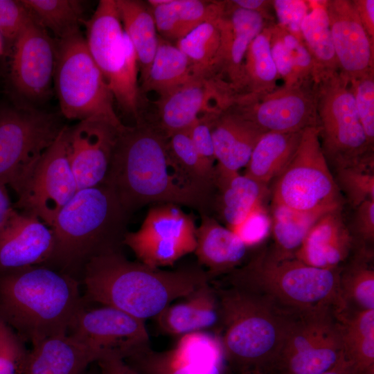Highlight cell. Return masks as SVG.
<instances>
[{
    "instance_id": "cell-1",
    "label": "cell",
    "mask_w": 374,
    "mask_h": 374,
    "mask_svg": "<svg viewBox=\"0 0 374 374\" xmlns=\"http://www.w3.org/2000/svg\"><path fill=\"white\" fill-rule=\"evenodd\" d=\"M103 184L113 191L128 215L151 203L184 205L200 214L212 209L209 201L178 180L171 166L166 135L141 121L118 133Z\"/></svg>"
},
{
    "instance_id": "cell-2",
    "label": "cell",
    "mask_w": 374,
    "mask_h": 374,
    "mask_svg": "<svg viewBox=\"0 0 374 374\" xmlns=\"http://www.w3.org/2000/svg\"><path fill=\"white\" fill-rule=\"evenodd\" d=\"M83 268L87 300L143 321L211 280L199 265L163 270L131 261L121 250L95 256Z\"/></svg>"
},
{
    "instance_id": "cell-3",
    "label": "cell",
    "mask_w": 374,
    "mask_h": 374,
    "mask_svg": "<svg viewBox=\"0 0 374 374\" xmlns=\"http://www.w3.org/2000/svg\"><path fill=\"white\" fill-rule=\"evenodd\" d=\"M84 303L69 274L37 265L0 273V319L32 345L68 334Z\"/></svg>"
},
{
    "instance_id": "cell-4",
    "label": "cell",
    "mask_w": 374,
    "mask_h": 374,
    "mask_svg": "<svg viewBox=\"0 0 374 374\" xmlns=\"http://www.w3.org/2000/svg\"><path fill=\"white\" fill-rule=\"evenodd\" d=\"M215 287L220 315L216 334L229 366L234 373L254 368L267 371L299 312L255 289L228 284Z\"/></svg>"
},
{
    "instance_id": "cell-5",
    "label": "cell",
    "mask_w": 374,
    "mask_h": 374,
    "mask_svg": "<svg viewBox=\"0 0 374 374\" xmlns=\"http://www.w3.org/2000/svg\"><path fill=\"white\" fill-rule=\"evenodd\" d=\"M128 214L106 185L78 190L51 228L54 248L48 261L64 269L92 258L121 250Z\"/></svg>"
},
{
    "instance_id": "cell-6",
    "label": "cell",
    "mask_w": 374,
    "mask_h": 374,
    "mask_svg": "<svg viewBox=\"0 0 374 374\" xmlns=\"http://www.w3.org/2000/svg\"><path fill=\"white\" fill-rule=\"evenodd\" d=\"M340 269L312 267L294 256L283 257L265 247L223 276L222 282L259 290L294 312L338 310Z\"/></svg>"
},
{
    "instance_id": "cell-7",
    "label": "cell",
    "mask_w": 374,
    "mask_h": 374,
    "mask_svg": "<svg viewBox=\"0 0 374 374\" xmlns=\"http://www.w3.org/2000/svg\"><path fill=\"white\" fill-rule=\"evenodd\" d=\"M55 42L53 79L62 115L79 121L98 120L124 129L114 110L113 94L80 28Z\"/></svg>"
},
{
    "instance_id": "cell-8",
    "label": "cell",
    "mask_w": 374,
    "mask_h": 374,
    "mask_svg": "<svg viewBox=\"0 0 374 374\" xmlns=\"http://www.w3.org/2000/svg\"><path fill=\"white\" fill-rule=\"evenodd\" d=\"M89 51L101 71L120 109L139 122V64L125 33L115 0H100L83 22Z\"/></svg>"
},
{
    "instance_id": "cell-9",
    "label": "cell",
    "mask_w": 374,
    "mask_h": 374,
    "mask_svg": "<svg viewBox=\"0 0 374 374\" xmlns=\"http://www.w3.org/2000/svg\"><path fill=\"white\" fill-rule=\"evenodd\" d=\"M271 204L324 214L342 208L343 199L321 149L319 127H309L287 166L274 180Z\"/></svg>"
},
{
    "instance_id": "cell-10",
    "label": "cell",
    "mask_w": 374,
    "mask_h": 374,
    "mask_svg": "<svg viewBox=\"0 0 374 374\" xmlns=\"http://www.w3.org/2000/svg\"><path fill=\"white\" fill-rule=\"evenodd\" d=\"M319 139L328 162L338 169L374 157L356 109L349 80L335 72L314 82Z\"/></svg>"
},
{
    "instance_id": "cell-11",
    "label": "cell",
    "mask_w": 374,
    "mask_h": 374,
    "mask_svg": "<svg viewBox=\"0 0 374 374\" xmlns=\"http://www.w3.org/2000/svg\"><path fill=\"white\" fill-rule=\"evenodd\" d=\"M63 127L56 116L35 109H0V182L17 193Z\"/></svg>"
},
{
    "instance_id": "cell-12",
    "label": "cell",
    "mask_w": 374,
    "mask_h": 374,
    "mask_svg": "<svg viewBox=\"0 0 374 374\" xmlns=\"http://www.w3.org/2000/svg\"><path fill=\"white\" fill-rule=\"evenodd\" d=\"M193 216L173 204H160L148 212L140 228L127 232L123 245L128 247L138 261L152 267L173 265L196 247Z\"/></svg>"
},
{
    "instance_id": "cell-13",
    "label": "cell",
    "mask_w": 374,
    "mask_h": 374,
    "mask_svg": "<svg viewBox=\"0 0 374 374\" xmlns=\"http://www.w3.org/2000/svg\"><path fill=\"white\" fill-rule=\"evenodd\" d=\"M67 126L44 153L33 173L16 193L15 207L52 227L60 210L78 191L67 154Z\"/></svg>"
},
{
    "instance_id": "cell-14",
    "label": "cell",
    "mask_w": 374,
    "mask_h": 374,
    "mask_svg": "<svg viewBox=\"0 0 374 374\" xmlns=\"http://www.w3.org/2000/svg\"><path fill=\"white\" fill-rule=\"evenodd\" d=\"M314 84L283 85L267 93L240 95L231 107L263 133L302 132L319 127Z\"/></svg>"
},
{
    "instance_id": "cell-15",
    "label": "cell",
    "mask_w": 374,
    "mask_h": 374,
    "mask_svg": "<svg viewBox=\"0 0 374 374\" xmlns=\"http://www.w3.org/2000/svg\"><path fill=\"white\" fill-rule=\"evenodd\" d=\"M124 361L137 374H235L219 336L209 332L182 335L172 348L163 351L149 346Z\"/></svg>"
},
{
    "instance_id": "cell-16",
    "label": "cell",
    "mask_w": 374,
    "mask_h": 374,
    "mask_svg": "<svg viewBox=\"0 0 374 374\" xmlns=\"http://www.w3.org/2000/svg\"><path fill=\"white\" fill-rule=\"evenodd\" d=\"M68 334L96 353L98 360L109 355L125 359L150 346L145 321L107 305L84 306Z\"/></svg>"
},
{
    "instance_id": "cell-17",
    "label": "cell",
    "mask_w": 374,
    "mask_h": 374,
    "mask_svg": "<svg viewBox=\"0 0 374 374\" xmlns=\"http://www.w3.org/2000/svg\"><path fill=\"white\" fill-rule=\"evenodd\" d=\"M238 95L213 75H198L159 98V128L168 137L187 130L199 118L216 116L231 107Z\"/></svg>"
},
{
    "instance_id": "cell-18",
    "label": "cell",
    "mask_w": 374,
    "mask_h": 374,
    "mask_svg": "<svg viewBox=\"0 0 374 374\" xmlns=\"http://www.w3.org/2000/svg\"><path fill=\"white\" fill-rule=\"evenodd\" d=\"M55 42L31 20L14 41L10 78L17 91L33 100L48 96L55 66Z\"/></svg>"
},
{
    "instance_id": "cell-19",
    "label": "cell",
    "mask_w": 374,
    "mask_h": 374,
    "mask_svg": "<svg viewBox=\"0 0 374 374\" xmlns=\"http://www.w3.org/2000/svg\"><path fill=\"white\" fill-rule=\"evenodd\" d=\"M261 14L233 6L225 1L218 20L221 44L211 75L228 84L238 95L246 93L244 61L251 41L269 23Z\"/></svg>"
},
{
    "instance_id": "cell-20",
    "label": "cell",
    "mask_w": 374,
    "mask_h": 374,
    "mask_svg": "<svg viewBox=\"0 0 374 374\" xmlns=\"http://www.w3.org/2000/svg\"><path fill=\"white\" fill-rule=\"evenodd\" d=\"M121 130L94 119L81 121L68 127L67 154L78 190L103 183L117 134Z\"/></svg>"
},
{
    "instance_id": "cell-21",
    "label": "cell",
    "mask_w": 374,
    "mask_h": 374,
    "mask_svg": "<svg viewBox=\"0 0 374 374\" xmlns=\"http://www.w3.org/2000/svg\"><path fill=\"white\" fill-rule=\"evenodd\" d=\"M326 10L339 73L350 81L374 69V40L351 0H328Z\"/></svg>"
},
{
    "instance_id": "cell-22",
    "label": "cell",
    "mask_w": 374,
    "mask_h": 374,
    "mask_svg": "<svg viewBox=\"0 0 374 374\" xmlns=\"http://www.w3.org/2000/svg\"><path fill=\"white\" fill-rule=\"evenodd\" d=\"M53 248L52 229L37 217L14 208L0 231V273L48 261Z\"/></svg>"
},
{
    "instance_id": "cell-23",
    "label": "cell",
    "mask_w": 374,
    "mask_h": 374,
    "mask_svg": "<svg viewBox=\"0 0 374 374\" xmlns=\"http://www.w3.org/2000/svg\"><path fill=\"white\" fill-rule=\"evenodd\" d=\"M263 134L231 107L216 116L211 125L215 181L238 173L245 167Z\"/></svg>"
},
{
    "instance_id": "cell-24",
    "label": "cell",
    "mask_w": 374,
    "mask_h": 374,
    "mask_svg": "<svg viewBox=\"0 0 374 374\" xmlns=\"http://www.w3.org/2000/svg\"><path fill=\"white\" fill-rule=\"evenodd\" d=\"M342 208L322 215L312 225L294 257L319 268L341 267L358 249Z\"/></svg>"
},
{
    "instance_id": "cell-25",
    "label": "cell",
    "mask_w": 374,
    "mask_h": 374,
    "mask_svg": "<svg viewBox=\"0 0 374 374\" xmlns=\"http://www.w3.org/2000/svg\"><path fill=\"white\" fill-rule=\"evenodd\" d=\"M206 283L176 303H170L154 319L164 334L179 336L195 332H217L220 321V307L215 286ZM215 332V333H216Z\"/></svg>"
},
{
    "instance_id": "cell-26",
    "label": "cell",
    "mask_w": 374,
    "mask_h": 374,
    "mask_svg": "<svg viewBox=\"0 0 374 374\" xmlns=\"http://www.w3.org/2000/svg\"><path fill=\"white\" fill-rule=\"evenodd\" d=\"M248 249L234 232L208 214H201L193 253L211 280L242 265Z\"/></svg>"
},
{
    "instance_id": "cell-27",
    "label": "cell",
    "mask_w": 374,
    "mask_h": 374,
    "mask_svg": "<svg viewBox=\"0 0 374 374\" xmlns=\"http://www.w3.org/2000/svg\"><path fill=\"white\" fill-rule=\"evenodd\" d=\"M98 355L69 334L44 339L28 353L23 374H83Z\"/></svg>"
},
{
    "instance_id": "cell-28",
    "label": "cell",
    "mask_w": 374,
    "mask_h": 374,
    "mask_svg": "<svg viewBox=\"0 0 374 374\" xmlns=\"http://www.w3.org/2000/svg\"><path fill=\"white\" fill-rule=\"evenodd\" d=\"M224 7V1L165 0L152 10L160 37L177 42L202 24L219 19Z\"/></svg>"
},
{
    "instance_id": "cell-29",
    "label": "cell",
    "mask_w": 374,
    "mask_h": 374,
    "mask_svg": "<svg viewBox=\"0 0 374 374\" xmlns=\"http://www.w3.org/2000/svg\"><path fill=\"white\" fill-rule=\"evenodd\" d=\"M337 312L374 310L373 249H357L341 267Z\"/></svg>"
},
{
    "instance_id": "cell-30",
    "label": "cell",
    "mask_w": 374,
    "mask_h": 374,
    "mask_svg": "<svg viewBox=\"0 0 374 374\" xmlns=\"http://www.w3.org/2000/svg\"><path fill=\"white\" fill-rule=\"evenodd\" d=\"M213 208L232 229L240 224L256 208L262 204L267 186L239 172L215 181Z\"/></svg>"
},
{
    "instance_id": "cell-31",
    "label": "cell",
    "mask_w": 374,
    "mask_h": 374,
    "mask_svg": "<svg viewBox=\"0 0 374 374\" xmlns=\"http://www.w3.org/2000/svg\"><path fill=\"white\" fill-rule=\"evenodd\" d=\"M168 149L171 166L179 182L213 205L216 192L215 168L207 166L199 156L188 132L169 136Z\"/></svg>"
},
{
    "instance_id": "cell-32",
    "label": "cell",
    "mask_w": 374,
    "mask_h": 374,
    "mask_svg": "<svg viewBox=\"0 0 374 374\" xmlns=\"http://www.w3.org/2000/svg\"><path fill=\"white\" fill-rule=\"evenodd\" d=\"M123 29L135 51L141 85L145 81L159 44L152 8L139 0H115Z\"/></svg>"
},
{
    "instance_id": "cell-33",
    "label": "cell",
    "mask_w": 374,
    "mask_h": 374,
    "mask_svg": "<svg viewBox=\"0 0 374 374\" xmlns=\"http://www.w3.org/2000/svg\"><path fill=\"white\" fill-rule=\"evenodd\" d=\"M302 132L262 134L253 149L244 175L268 186L292 159Z\"/></svg>"
},
{
    "instance_id": "cell-34",
    "label": "cell",
    "mask_w": 374,
    "mask_h": 374,
    "mask_svg": "<svg viewBox=\"0 0 374 374\" xmlns=\"http://www.w3.org/2000/svg\"><path fill=\"white\" fill-rule=\"evenodd\" d=\"M346 359L362 373L374 374V310L336 312Z\"/></svg>"
},
{
    "instance_id": "cell-35",
    "label": "cell",
    "mask_w": 374,
    "mask_h": 374,
    "mask_svg": "<svg viewBox=\"0 0 374 374\" xmlns=\"http://www.w3.org/2000/svg\"><path fill=\"white\" fill-rule=\"evenodd\" d=\"M198 76L190 59L176 46L159 36V44L141 92H155L161 98Z\"/></svg>"
},
{
    "instance_id": "cell-36",
    "label": "cell",
    "mask_w": 374,
    "mask_h": 374,
    "mask_svg": "<svg viewBox=\"0 0 374 374\" xmlns=\"http://www.w3.org/2000/svg\"><path fill=\"white\" fill-rule=\"evenodd\" d=\"M310 10L301 27L303 42L312 57L314 81L339 72L338 63L332 43L326 1H308Z\"/></svg>"
},
{
    "instance_id": "cell-37",
    "label": "cell",
    "mask_w": 374,
    "mask_h": 374,
    "mask_svg": "<svg viewBox=\"0 0 374 374\" xmlns=\"http://www.w3.org/2000/svg\"><path fill=\"white\" fill-rule=\"evenodd\" d=\"M273 244L269 247L283 257L294 256L310 228L323 214L296 211L280 205L271 206Z\"/></svg>"
},
{
    "instance_id": "cell-38",
    "label": "cell",
    "mask_w": 374,
    "mask_h": 374,
    "mask_svg": "<svg viewBox=\"0 0 374 374\" xmlns=\"http://www.w3.org/2000/svg\"><path fill=\"white\" fill-rule=\"evenodd\" d=\"M268 24L251 41L244 57L246 93H264L278 87L279 78L270 48L271 24Z\"/></svg>"
},
{
    "instance_id": "cell-39",
    "label": "cell",
    "mask_w": 374,
    "mask_h": 374,
    "mask_svg": "<svg viewBox=\"0 0 374 374\" xmlns=\"http://www.w3.org/2000/svg\"><path fill=\"white\" fill-rule=\"evenodd\" d=\"M33 19L60 39L84 22L83 7L76 0H21Z\"/></svg>"
},
{
    "instance_id": "cell-40",
    "label": "cell",
    "mask_w": 374,
    "mask_h": 374,
    "mask_svg": "<svg viewBox=\"0 0 374 374\" xmlns=\"http://www.w3.org/2000/svg\"><path fill=\"white\" fill-rule=\"evenodd\" d=\"M219 19L202 24L175 44L192 62L197 75H211L221 44Z\"/></svg>"
},
{
    "instance_id": "cell-41",
    "label": "cell",
    "mask_w": 374,
    "mask_h": 374,
    "mask_svg": "<svg viewBox=\"0 0 374 374\" xmlns=\"http://www.w3.org/2000/svg\"><path fill=\"white\" fill-rule=\"evenodd\" d=\"M335 171V182L353 208L374 200V157Z\"/></svg>"
},
{
    "instance_id": "cell-42",
    "label": "cell",
    "mask_w": 374,
    "mask_h": 374,
    "mask_svg": "<svg viewBox=\"0 0 374 374\" xmlns=\"http://www.w3.org/2000/svg\"><path fill=\"white\" fill-rule=\"evenodd\" d=\"M357 114L369 144L374 145V69L350 80Z\"/></svg>"
},
{
    "instance_id": "cell-43",
    "label": "cell",
    "mask_w": 374,
    "mask_h": 374,
    "mask_svg": "<svg viewBox=\"0 0 374 374\" xmlns=\"http://www.w3.org/2000/svg\"><path fill=\"white\" fill-rule=\"evenodd\" d=\"M28 353L23 341L0 319V374H23Z\"/></svg>"
},
{
    "instance_id": "cell-44",
    "label": "cell",
    "mask_w": 374,
    "mask_h": 374,
    "mask_svg": "<svg viewBox=\"0 0 374 374\" xmlns=\"http://www.w3.org/2000/svg\"><path fill=\"white\" fill-rule=\"evenodd\" d=\"M234 232L249 249L260 244L271 229L270 215L263 205L251 211L238 225L229 229Z\"/></svg>"
},
{
    "instance_id": "cell-45",
    "label": "cell",
    "mask_w": 374,
    "mask_h": 374,
    "mask_svg": "<svg viewBox=\"0 0 374 374\" xmlns=\"http://www.w3.org/2000/svg\"><path fill=\"white\" fill-rule=\"evenodd\" d=\"M282 28V36L287 48L292 68L300 85L314 83V64L303 42Z\"/></svg>"
},
{
    "instance_id": "cell-46",
    "label": "cell",
    "mask_w": 374,
    "mask_h": 374,
    "mask_svg": "<svg viewBox=\"0 0 374 374\" xmlns=\"http://www.w3.org/2000/svg\"><path fill=\"white\" fill-rule=\"evenodd\" d=\"M272 3L276 24L303 42L301 27L310 10L308 1L274 0Z\"/></svg>"
},
{
    "instance_id": "cell-47",
    "label": "cell",
    "mask_w": 374,
    "mask_h": 374,
    "mask_svg": "<svg viewBox=\"0 0 374 374\" xmlns=\"http://www.w3.org/2000/svg\"><path fill=\"white\" fill-rule=\"evenodd\" d=\"M33 18L21 1L0 0V34L15 41Z\"/></svg>"
},
{
    "instance_id": "cell-48",
    "label": "cell",
    "mask_w": 374,
    "mask_h": 374,
    "mask_svg": "<svg viewBox=\"0 0 374 374\" xmlns=\"http://www.w3.org/2000/svg\"><path fill=\"white\" fill-rule=\"evenodd\" d=\"M270 48L279 78L284 82V86H299L290 57L282 36V28L276 23L271 24Z\"/></svg>"
},
{
    "instance_id": "cell-49",
    "label": "cell",
    "mask_w": 374,
    "mask_h": 374,
    "mask_svg": "<svg viewBox=\"0 0 374 374\" xmlns=\"http://www.w3.org/2000/svg\"><path fill=\"white\" fill-rule=\"evenodd\" d=\"M216 116L202 117L186 130L199 156L207 166L212 168H215V158L211 135V125Z\"/></svg>"
},
{
    "instance_id": "cell-50",
    "label": "cell",
    "mask_w": 374,
    "mask_h": 374,
    "mask_svg": "<svg viewBox=\"0 0 374 374\" xmlns=\"http://www.w3.org/2000/svg\"><path fill=\"white\" fill-rule=\"evenodd\" d=\"M355 216L350 232L359 248L373 249L374 200H367L355 208Z\"/></svg>"
},
{
    "instance_id": "cell-51",
    "label": "cell",
    "mask_w": 374,
    "mask_h": 374,
    "mask_svg": "<svg viewBox=\"0 0 374 374\" xmlns=\"http://www.w3.org/2000/svg\"><path fill=\"white\" fill-rule=\"evenodd\" d=\"M366 32L374 40V0H351Z\"/></svg>"
},
{
    "instance_id": "cell-52",
    "label": "cell",
    "mask_w": 374,
    "mask_h": 374,
    "mask_svg": "<svg viewBox=\"0 0 374 374\" xmlns=\"http://www.w3.org/2000/svg\"><path fill=\"white\" fill-rule=\"evenodd\" d=\"M96 363L101 374H137L123 359L118 356H105Z\"/></svg>"
},
{
    "instance_id": "cell-53",
    "label": "cell",
    "mask_w": 374,
    "mask_h": 374,
    "mask_svg": "<svg viewBox=\"0 0 374 374\" xmlns=\"http://www.w3.org/2000/svg\"><path fill=\"white\" fill-rule=\"evenodd\" d=\"M229 2L235 7L258 12L268 21H273L274 19L271 14V10H274L272 1L231 0Z\"/></svg>"
},
{
    "instance_id": "cell-54",
    "label": "cell",
    "mask_w": 374,
    "mask_h": 374,
    "mask_svg": "<svg viewBox=\"0 0 374 374\" xmlns=\"http://www.w3.org/2000/svg\"><path fill=\"white\" fill-rule=\"evenodd\" d=\"M14 208L11 205L6 185L0 182V231L5 226Z\"/></svg>"
},
{
    "instance_id": "cell-55",
    "label": "cell",
    "mask_w": 374,
    "mask_h": 374,
    "mask_svg": "<svg viewBox=\"0 0 374 374\" xmlns=\"http://www.w3.org/2000/svg\"><path fill=\"white\" fill-rule=\"evenodd\" d=\"M320 374H364L344 357L342 354L336 364L328 371Z\"/></svg>"
},
{
    "instance_id": "cell-56",
    "label": "cell",
    "mask_w": 374,
    "mask_h": 374,
    "mask_svg": "<svg viewBox=\"0 0 374 374\" xmlns=\"http://www.w3.org/2000/svg\"><path fill=\"white\" fill-rule=\"evenodd\" d=\"M235 374H269L267 372L265 371L262 369L258 368H249L240 372L235 373Z\"/></svg>"
},
{
    "instance_id": "cell-57",
    "label": "cell",
    "mask_w": 374,
    "mask_h": 374,
    "mask_svg": "<svg viewBox=\"0 0 374 374\" xmlns=\"http://www.w3.org/2000/svg\"><path fill=\"white\" fill-rule=\"evenodd\" d=\"M83 374H101V373L98 367L97 369L86 371Z\"/></svg>"
},
{
    "instance_id": "cell-58",
    "label": "cell",
    "mask_w": 374,
    "mask_h": 374,
    "mask_svg": "<svg viewBox=\"0 0 374 374\" xmlns=\"http://www.w3.org/2000/svg\"><path fill=\"white\" fill-rule=\"evenodd\" d=\"M1 51V38H0V52Z\"/></svg>"
}]
</instances>
